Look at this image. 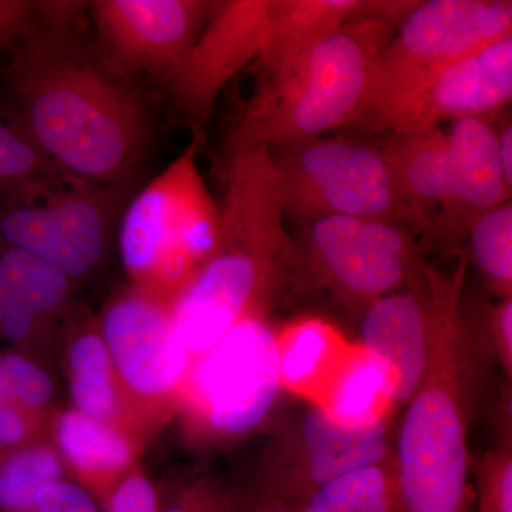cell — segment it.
I'll use <instances>...</instances> for the list:
<instances>
[{
  "label": "cell",
  "mask_w": 512,
  "mask_h": 512,
  "mask_svg": "<svg viewBox=\"0 0 512 512\" xmlns=\"http://www.w3.org/2000/svg\"><path fill=\"white\" fill-rule=\"evenodd\" d=\"M52 392V380L35 363L15 353L0 356V403L35 409L46 404Z\"/></svg>",
  "instance_id": "28"
},
{
  "label": "cell",
  "mask_w": 512,
  "mask_h": 512,
  "mask_svg": "<svg viewBox=\"0 0 512 512\" xmlns=\"http://www.w3.org/2000/svg\"><path fill=\"white\" fill-rule=\"evenodd\" d=\"M33 512H99L92 495L80 485L59 480L37 493Z\"/></svg>",
  "instance_id": "32"
},
{
  "label": "cell",
  "mask_w": 512,
  "mask_h": 512,
  "mask_svg": "<svg viewBox=\"0 0 512 512\" xmlns=\"http://www.w3.org/2000/svg\"><path fill=\"white\" fill-rule=\"evenodd\" d=\"M464 239L485 291L495 299L512 298L511 200L468 215Z\"/></svg>",
  "instance_id": "23"
},
{
  "label": "cell",
  "mask_w": 512,
  "mask_h": 512,
  "mask_svg": "<svg viewBox=\"0 0 512 512\" xmlns=\"http://www.w3.org/2000/svg\"><path fill=\"white\" fill-rule=\"evenodd\" d=\"M512 33L510 0H424L380 50L349 124L372 133L384 114L448 64Z\"/></svg>",
  "instance_id": "6"
},
{
  "label": "cell",
  "mask_w": 512,
  "mask_h": 512,
  "mask_svg": "<svg viewBox=\"0 0 512 512\" xmlns=\"http://www.w3.org/2000/svg\"><path fill=\"white\" fill-rule=\"evenodd\" d=\"M55 20L12 50L10 69L30 143L87 183L128 177L148 143L146 107L106 59Z\"/></svg>",
  "instance_id": "1"
},
{
  "label": "cell",
  "mask_w": 512,
  "mask_h": 512,
  "mask_svg": "<svg viewBox=\"0 0 512 512\" xmlns=\"http://www.w3.org/2000/svg\"><path fill=\"white\" fill-rule=\"evenodd\" d=\"M271 153L286 217L305 224L333 217L377 218L419 232L382 147L319 137L271 147Z\"/></svg>",
  "instance_id": "7"
},
{
  "label": "cell",
  "mask_w": 512,
  "mask_h": 512,
  "mask_svg": "<svg viewBox=\"0 0 512 512\" xmlns=\"http://www.w3.org/2000/svg\"><path fill=\"white\" fill-rule=\"evenodd\" d=\"M67 276L19 248L0 254V332L10 340L29 335L40 313L64 301Z\"/></svg>",
  "instance_id": "19"
},
{
  "label": "cell",
  "mask_w": 512,
  "mask_h": 512,
  "mask_svg": "<svg viewBox=\"0 0 512 512\" xmlns=\"http://www.w3.org/2000/svg\"><path fill=\"white\" fill-rule=\"evenodd\" d=\"M218 2L99 0L92 5L101 52L119 72L163 77L190 49Z\"/></svg>",
  "instance_id": "13"
},
{
  "label": "cell",
  "mask_w": 512,
  "mask_h": 512,
  "mask_svg": "<svg viewBox=\"0 0 512 512\" xmlns=\"http://www.w3.org/2000/svg\"><path fill=\"white\" fill-rule=\"evenodd\" d=\"M103 201L70 192L36 207H19L0 218V237L9 247L35 255L67 278L87 274L106 245Z\"/></svg>",
  "instance_id": "15"
},
{
  "label": "cell",
  "mask_w": 512,
  "mask_h": 512,
  "mask_svg": "<svg viewBox=\"0 0 512 512\" xmlns=\"http://www.w3.org/2000/svg\"><path fill=\"white\" fill-rule=\"evenodd\" d=\"M298 248L303 272L362 312L416 284L427 266L412 229L377 218L333 217L305 224Z\"/></svg>",
  "instance_id": "8"
},
{
  "label": "cell",
  "mask_w": 512,
  "mask_h": 512,
  "mask_svg": "<svg viewBox=\"0 0 512 512\" xmlns=\"http://www.w3.org/2000/svg\"><path fill=\"white\" fill-rule=\"evenodd\" d=\"M202 137L128 205L120 228L124 268L140 292L167 306L210 262L220 242V207L198 167Z\"/></svg>",
  "instance_id": "5"
},
{
  "label": "cell",
  "mask_w": 512,
  "mask_h": 512,
  "mask_svg": "<svg viewBox=\"0 0 512 512\" xmlns=\"http://www.w3.org/2000/svg\"><path fill=\"white\" fill-rule=\"evenodd\" d=\"M476 512H512V446H491L471 457Z\"/></svg>",
  "instance_id": "27"
},
{
  "label": "cell",
  "mask_w": 512,
  "mask_h": 512,
  "mask_svg": "<svg viewBox=\"0 0 512 512\" xmlns=\"http://www.w3.org/2000/svg\"><path fill=\"white\" fill-rule=\"evenodd\" d=\"M468 266L461 255L444 271L429 365L393 434L402 512H476L468 439L493 367L471 345L461 316Z\"/></svg>",
  "instance_id": "2"
},
{
  "label": "cell",
  "mask_w": 512,
  "mask_h": 512,
  "mask_svg": "<svg viewBox=\"0 0 512 512\" xmlns=\"http://www.w3.org/2000/svg\"><path fill=\"white\" fill-rule=\"evenodd\" d=\"M192 390L215 433L241 436L261 426L281 394L275 330L261 316L239 320L192 370Z\"/></svg>",
  "instance_id": "10"
},
{
  "label": "cell",
  "mask_w": 512,
  "mask_h": 512,
  "mask_svg": "<svg viewBox=\"0 0 512 512\" xmlns=\"http://www.w3.org/2000/svg\"><path fill=\"white\" fill-rule=\"evenodd\" d=\"M107 512H158V495L146 477L124 478L107 498Z\"/></svg>",
  "instance_id": "33"
},
{
  "label": "cell",
  "mask_w": 512,
  "mask_h": 512,
  "mask_svg": "<svg viewBox=\"0 0 512 512\" xmlns=\"http://www.w3.org/2000/svg\"><path fill=\"white\" fill-rule=\"evenodd\" d=\"M28 424L22 409L13 404L0 403V447H15L25 440Z\"/></svg>",
  "instance_id": "35"
},
{
  "label": "cell",
  "mask_w": 512,
  "mask_h": 512,
  "mask_svg": "<svg viewBox=\"0 0 512 512\" xmlns=\"http://www.w3.org/2000/svg\"><path fill=\"white\" fill-rule=\"evenodd\" d=\"M488 419L493 446H512V380L507 377H501Z\"/></svg>",
  "instance_id": "34"
},
{
  "label": "cell",
  "mask_w": 512,
  "mask_h": 512,
  "mask_svg": "<svg viewBox=\"0 0 512 512\" xmlns=\"http://www.w3.org/2000/svg\"><path fill=\"white\" fill-rule=\"evenodd\" d=\"M282 389L318 403L350 348L340 330L319 316H303L275 332Z\"/></svg>",
  "instance_id": "18"
},
{
  "label": "cell",
  "mask_w": 512,
  "mask_h": 512,
  "mask_svg": "<svg viewBox=\"0 0 512 512\" xmlns=\"http://www.w3.org/2000/svg\"><path fill=\"white\" fill-rule=\"evenodd\" d=\"M443 274L427 264L416 284L363 312L357 345L386 369L394 412L412 399L429 365Z\"/></svg>",
  "instance_id": "14"
},
{
  "label": "cell",
  "mask_w": 512,
  "mask_h": 512,
  "mask_svg": "<svg viewBox=\"0 0 512 512\" xmlns=\"http://www.w3.org/2000/svg\"><path fill=\"white\" fill-rule=\"evenodd\" d=\"M289 507L293 512H402L394 458L343 474Z\"/></svg>",
  "instance_id": "22"
},
{
  "label": "cell",
  "mask_w": 512,
  "mask_h": 512,
  "mask_svg": "<svg viewBox=\"0 0 512 512\" xmlns=\"http://www.w3.org/2000/svg\"><path fill=\"white\" fill-rule=\"evenodd\" d=\"M360 0H276L271 29L258 57L264 76L301 59L338 32L359 8Z\"/></svg>",
  "instance_id": "20"
},
{
  "label": "cell",
  "mask_w": 512,
  "mask_h": 512,
  "mask_svg": "<svg viewBox=\"0 0 512 512\" xmlns=\"http://www.w3.org/2000/svg\"><path fill=\"white\" fill-rule=\"evenodd\" d=\"M316 404L350 426L393 419L394 414L386 369L359 345H350Z\"/></svg>",
  "instance_id": "21"
},
{
  "label": "cell",
  "mask_w": 512,
  "mask_h": 512,
  "mask_svg": "<svg viewBox=\"0 0 512 512\" xmlns=\"http://www.w3.org/2000/svg\"><path fill=\"white\" fill-rule=\"evenodd\" d=\"M39 23V2L0 0V47L12 52Z\"/></svg>",
  "instance_id": "31"
},
{
  "label": "cell",
  "mask_w": 512,
  "mask_h": 512,
  "mask_svg": "<svg viewBox=\"0 0 512 512\" xmlns=\"http://www.w3.org/2000/svg\"><path fill=\"white\" fill-rule=\"evenodd\" d=\"M170 306L138 292L104 316V343L124 382L140 394L170 392L187 372L190 355L171 325Z\"/></svg>",
  "instance_id": "16"
},
{
  "label": "cell",
  "mask_w": 512,
  "mask_h": 512,
  "mask_svg": "<svg viewBox=\"0 0 512 512\" xmlns=\"http://www.w3.org/2000/svg\"><path fill=\"white\" fill-rule=\"evenodd\" d=\"M235 512H293L285 501L256 485L254 491L235 498Z\"/></svg>",
  "instance_id": "36"
},
{
  "label": "cell",
  "mask_w": 512,
  "mask_h": 512,
  "mask_svg": "<svg viewBox=\"0 0 512 512\" xmlns=\"http://www.w3.org/2000/svg\"><path fill=\"white\" fill-rule=\"evenodd\" d=\"M158 512H235V497L207 481L187 485L158 498Z\"/></svg>",
  "instance_id": "29"
},
{
  "label": "cell",
  "mask_w": 512,
  "mask_h": 512,
  "mask_svg": "<svg viewBox=\"0 0 512 512\" xmlns=\"http://www.w3.org/2000/svg\"><path fill=\"white\" fill-rule=\"evenodd\" d=\"M375 18H353L301 59L264 76L239 126L269 147L303 143L356 119L373 64L396 33Z\"/></svg>",
  "instance_id": "4"
},
{
  "label": "cell",
  "mask_w": 512,
  "mask_h": 512,
  "mask_svg": "<svg viewBox=\"0 0 512 512\" xmlns=\"http://www.w3.org/2000/svg\"><path fill=\"white\" fill-rule=\"evenodd\" d=\"M512 99V33L460 57L384 114L372 133L413 134L484 117Z\"/></svg>",
  "instance_id": "12"
},
{
  "label": "cell",
  "mask_w": 512,
  "mask_h": 512,
  "mask_svg": "<svg viewBox=\"0 0 512 512\" xmlns=\"http://www.w3.org/2000/svg\"><path fill=\"white\" fill-rule=\"evenodd\" d=\"M285 218L274 185L255 178L225 184L217 252L170 309L175 336L190 357L214 348L239 320L265 318L303 272Z\"/></svg>",
  "instance_id": "3"
},
{
  "label": "cell",
  "mask_w": 512,
  "mask_h": 512,
  "mask_svg": "<svg viewBox=\"0 0 512 512\" xmlns=\"http://www.w3.org/2000/svg\"><path fill=\"white\" fill-rule=\"evenodd\" d=\"M392 420L350 426L309 403L272 434L258 487L291 505L343 474L380 463L393 456Z\"/></svg>",
  "instance_id": "9"
},
{
  "label": "cell",
  "mask_w": 512,
  "mask_h": 512,
  "mask_svg": "<svg viewBox=\"0 0 512 512\" xmlns=\"http://www.w3.org/2000/svg\"><path fill=\"white\" fill-rule=\"evenodd\" d=\"M276 0L217 3L190 49L164 74L175 107L202 137L229 80L264 50Z\"/></svg>",
  "instance_id": "11"
},
{
  "label": "cell",
  "mask_w": 512,
  "mask_h": 512,
  "mask_svg": "<svg viewBox=\"0 0 512 512\" xmlns=\"http://www.w3.org/2000/svg\"><path fill=\"white\" fill-rule=\"evenodd\" d=\"M40 163L42 156L28 138L0 121V181L30 177Z\"/></svg>",
  "instance_id": "30"
},
{
  "label": "cell",
  "mask_w": 512,
  "mask_h": 512,
  "mask_svg": "<svg viewBox=\"0 0 512 512\" xmlns=\"http://www.w3.org/2000/svg\"><path fill=\"white\" fill-rule=\"evenodd\" d=\"M56 436L64 456L83 473H113L131 460V448L119 431L77 410L60 417Z\"/></svg>",
  "instance_id": "24"
},
{
  "label": "cell",
  "mask_w": 512,
  "mask_h": 512,
  "mask_svg": "<svg viewBox=\"0 0 512 512\" xmlns=\"http://www.w3.org/2000/svg\"><path fill=\"white\" fill-rule=\"evenodd\" d=\"M62 473L59 457L45 446L6 454L0 458V512H33L37 493Z\"/></svg>",
  "instance_id": "26"
},
{
  "label": "cell",
  "mask_w": 512,
  "mask_h": 512,
  "mask_svg": "<svg viewBox=\"0 0 512 512\" xmlns=\"http://www.w3.org/2000/svg\"><path fill=\"white\" fill-rule=\"evenodd\" d=\"M70 392L77 412L107 421L117 410V394L111 377V359L106 343L89 333L73 343L69 352Z\"/></svg>",
  "instance_id": "25"
},
{
  "label": "cell",
  "mask_w": 512,
  "mask_h": 512,
  "mask_svg": "<svg viewBox=\"0 0 512 512\" xmlns=\"http://www.w3.org/2000/svg\"><path fill=\"white\" fill-rule=\"evenodd\" d=\"M498 144V158L505 184L512 190V127L511 121H505L501 127L495 128Z\"/></svg>",
  "instance_id": "37"
},
{
  "label": "cell",
  "mask_w": 512,
  "mask_h": 512,
  "mask_svg": "<svg viewBox=\"0 0 512 512\" xmlns=\"http://www.w3.org/2000/svg\"><path fill=\"white\" fill-rule=\"evenodd\" d=\"M456 181L458 231L464 238L468 215L511 200L498 158L495 128L484 117L456 120L447 131Z\"/></svg>",
  "instance_id": "17"
}]
</instances>
